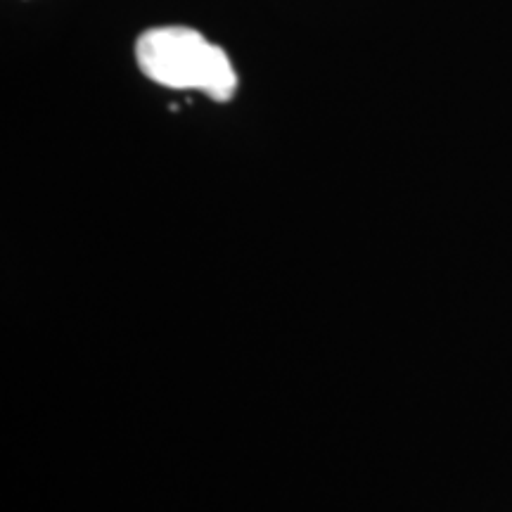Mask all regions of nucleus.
Masks as SVG:
<instances>
[{
  "label": "nucleus",
  "instance_id": "nucleus-1",
  "mask_svg": "<svg viewBox=\"0 0 512 512\" xmlns=\"http://www.w3.org/2000/svg\"><path fill=\"white\" fill-rule=\"evenodd\" d=\"M138 67L147 79L174 91H202L226 102L238 91V74L223 48L188 27L150 29L138 38Z\"/></svg>",
  "mask_w": 512,
  "mask_h": 512
}]
</instances>
